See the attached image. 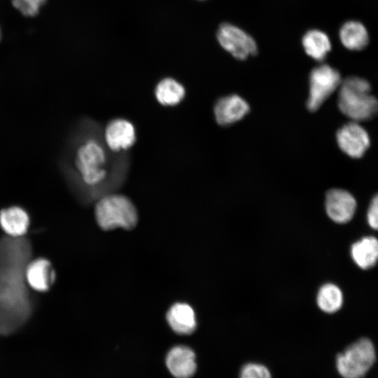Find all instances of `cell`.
Here are the masks:
<instances>
[{"instance_id":"6da1fadb","label":"cell","mask_w":378,"mask_h":378,"mask_svg":"<svg viewBox=\"0 0 378 378\" xmlns=\"http://www.w3.org/2000/svg\"><path fill=\"white\" fill-rule=\"evenodd\" d=\"M31 246L26 238L0 239V334L9 335L27 321L32 303L25 279Z\"/></svg>"},{"instance_id":"7a4b0ae2","label":"cell","mask_w":378,"mask_h":378,"mask_svg":"<svg viewBox=\"0 0 378 378\" xmlns=\"http://www.w3.org/2000/svg\"><path fill=\"white\" fill-rule=\"evenodd\" d=\"M368 80L350 76L342 80L339 87L338 107L355 122L369 120L378 115V99L370 93Z\"/></svg>"},{"instance_id":"3957f363","label":"cell","mask_w":378,"mask_h":378,"mask_svg":"<svg viewBox=\"0 0 378 378\" xmlns=\"http://www.w3.org/2000/svg\"><path fill=\"white\" fill-rule=\"evenodd\" d=\"M94 215L99 227L106 231L118 227L132 230L138 221L134 204L120 194H109L101 197L95 205Z\"/></svg>"},{"instance_id":"277c9868","label":"cell","mask_w":378,"mask_h":378,"mask_svg":"<svg viewBox=\"0 0 378 378\" xmlns=\"http://www.w3.org/2000/svg\"><path fill=\"white\" fill-rule=\"evenodd\" d=\"M375 358L372 342L362 338L337 356L336 365L344 378H362L374 364Z\"/></svg>"},{"instance_id":"5b68a950","label":"cell","mask_w":378,"mask_h":378,"mask_svg":"<svg viewBox=\"0 0 378 378\" xmlns=\"http://www.w3.org/2000/svg\"><path fill=\"white\" fill-rule=\"evenodd\" d=\"M106 153L101 145L90 139L81 145L76 152V166L83 182L88 186H95L104 180Z\"/></svg>"},{"instance_id":"8992f818","label":"cell","mask_w":378,"mask_h":378,"mask_svg":"<svg viewBox=\"0 0 378 378\" xmlns=\"http://www.w3.org/2000/svg\"><path fill=\"white\" fill-rule=\"evenodd\" d=\"M342 82L340 73L328 64L312 69L309 75V93L307 108L315 111L337 89Z\"/></svg>"},{"instance_id":"52a82bcc","label":"cell","mask_w":378,"mask_h":378,"mask_svg":"<svg viewBox=\"0 0 378 378\" xmlns=\"http://www.w3.org/2000/svg\"><path fill=\"white\" fill-rule=\"evenodd\" d=\"M220 45L233 57L245 59L257 52L254 39L239 27L230 23H223L217 31Z\"/></svg>"},{"instance_id":"ba28073f","label":"cell","mask_w":378,"mask_h":378,"mask_svg":"<svg viewBox=\"0 0 378 378\" xmlns=\"http://www.w3.org/2000/svg\"><path fill=\"white\" fill-rule=\"evenodd\" d=\"M340 149L353 158H361L370 146V137L366 130L352 121L340 127L336 134Z\"/></svg>"},{"instance_id":"9c48e42d","label":"cell","mask_w":378,"mask_h":378,"mask_svg":"<svg viewBox=\"0 0 378 378\" xmlns=\"http://www.w3.org/2000/svg\"><path fill=\"white\" fill-rule=\"evenodd\" d=\"M164 363L169 372L174 378H191L196 372V355L188 346L178 344L166 354Z\"/></svg>"},{"instance_id":"30bf717a","label":"cell","mask_w":378,"mask_h":378,"mask_svg":"<svg viewBox=\"0 0 378 378\" xmlns=\"http://www.w3.org/2000/svg\"><path fill=\"white\" fill-rule=\"evenodd\" d=\"M326 210L329 218L337 223L349 222L354 216L356 201L348 191L331 189L326 196Z\"/></svg>"},{"instance_id":"8fae6325","label":"cell","mask_w":378,"mask_h":378,"mask_svg":"<svg viewBox=\"0 0 378 378\" xmlns=\"http://www.w3.org/2000/svg\"><path fill=\"white\" fill-rule=\"evenodd\" d=\"M104 138L111 150L127 149L134 144L136 139L134 127L127 120L115 119L106 127Z\"/></svg>"},{"instance_id":"7c38bea8","label":"cell","mask_w":378,"mask_h":378,"mask_svg":"<svg viewBox=\"0 0 378 378\" xmlns=\"http://www.w3.org/2000/svg\"><path fill=\"white\" fill-rule=\"evenodd\" d=\"M25 279L32 289L44 292L50 289L55 280L51 263L45 258L30 260L25 268Z\"/></svg>"},{"instance_id":"4fadbf2b","label":"cell","mask_w":378,"mask_h":378,"mask_svg":"<svg viewBox=\"0 0 378 378\" xmlns=\"http://www.w3.org/2000/svg\"><path fill=\"white\" fill-rule=\"evenodd\" d=\"M248 111L249 106L247 102L236 94L220 99L214 106L216 120L223 126L231 125L241 120Z\"/></svg>"},{"instance_id":"5bb4252c","label":"cell","mask_w":378,"mask_h":378,"mask_svg":"<svg viewBox=\"0 0 378 378\" xmlns=\"http://www.w3.org/2000/svg\"><path fill=\"white\" fill-rule=\"evenodd\" d=\"M170 328L177 335H189L197 328L195 313L190 305L176 302L170 307L166 314Z\"/></svg>"},{"instance_id":"9a60e30c","label":"cell","mask_w":378,"mask_h":378,"mask_svg":"<svg viewBox=\"0 0 378 378\" xmlns=\"http://www.w3.org/2000/svg\"><path fill=\"white\" fill-rule=\"evenodd\" d=\"M29 223V216L21 207L11 206L0 211V225L9 237H23L27 231Z\"/></svg>"},{"instance_id":"2e32d148","label":"cell","mask_w":378,"mask_h":378,"mask_svg":"<svg viewBox=\"0 0 378 378\" xmlns=\"http://www.w3.org/2000/svg\"><path fill=\"white\" fill-rule=\"evenodd\" d=\"M351 255L361 269L367 270L375 265L378 260V239L368 236L352 244Z\"/></svg>"},{"instance_id":"e0dca14e","label":"cell","mask_w":378,"mask_h":378,"mask_svg":"<svg viewBox=\"0 0 378 378\" xmlns=\"http://www.w3.org/2000/svg\"><path fill=\"white\" fill-rule=\"evenodd\" d=\"M339 35L342 45L351 50L363 49L369 41L365 27L358 21L345 22L340 28Z\"/></svg>"},{"instance_id":"ac0fdd59","label":"cell","mask_w":378,"mask_h":378,"mask_svg":"<svg viewBox=\"0 0 378 378\" xmlns=\"http://www.w3.org/2000/svg\"><path fill=\"white\" fill-rule=\"evenodd\" d=\"M302 46L306 53L316 61L324 59L331 49L328 35L318 29L309 30L304 35Z\"/></svg>"},{"instance_id":"d6986e66","label":"cell","mask_w":378,"mask_h":378,"mask_svg":"<svg viewBox=\"0 0 378 378\" xmlns=\"http://www.w3.org/2000/svg\"><path fill=\"white\" fill-rule=\"evenodd\" d=\"M155 93L162 105L174 106L183 99L186 92L181 83L173 78H166L158 83Z\"/></svg>"},{"instance_id":"ffe728a7","label":"cell","mask_w":378,"mask_h":378,"mask_svg":"<svg viewBox=\"0 0 378 378\" xmlns=\"http://www.w3.org/2000/svg\"><path fill=\"white\" fill-rule=\"evenodd\" d=\"M316 302L318 307L324 312L332 314L338 311L343 302V295L338 286L326 284L319 289Z\"/></svg>"},{"instance_id":"44dd1931","label":"cell","mask_w":378,"mask_h":378,"mask_svg":"<svg viewBox=\"0 0 378 378\" xmlns=\"http://www.w3.org/2000/svg\"><path fill=\"white\" fill-rule=\"evenodd\" d=\"M46 0H12L13 6L25 16L34 17Z\"/></svg>"},{"instance_id":"7402d4cb","label":"cell","mask_w":378,"mask_h":378,"mask_svg":"<svg viewBox=\"0 0 378 378\" xmlns=\"http://www.w3.org/2000/svg\"><path fill=\"white\" fill-rule=\"evenodd\" d=\"M240 378H271V374L263 365L251 363L243 366Z\"/></svg>"},{"instance_id":"603a6c76","label":"cell","mask_w":378,"mask_h":378,"mask_svg":"<svg viewBox=\"0 0 378 378\" xmlns=\"http://www.w3.org/2000/svg\"><path fill=\"white\" fill-rule=\"evenodd\" d=\"M367 220L369 225L378 230V194L372 199L367 212Z\"/></svg>"},{"instance_id":"cb8c5ba5","label":"cell","mask_w":378,"mask_h":378,"mask_svg":"<svg viewBox=\"0 0 378 378\" xmlns=\"http://www.w3.org/2000/svg\"><path fill=\"white\" fill-rule=\"evenodd\" d=\"M0 36H1V31H0Z\"/></svg>"}]
</instances>
